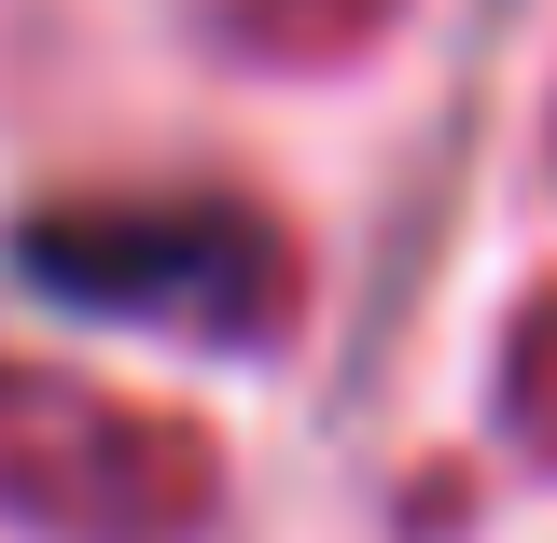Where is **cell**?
<instances>
[{"instance_id":"1","label":"cell","mask_w":557,"mask_h":543,"mask_svg":"<svg viewBox=\"0 0 557 543\" xmlns=\"http://www.w3.org/2000/svg\"><path fill=\"white\" fill-rule=\"evenodd\" d=\"M28 279L57 293H98V307H153V321H265L278 266H265V223L237 209H57L28 223Z\"/></svg>"}]
</instances>
